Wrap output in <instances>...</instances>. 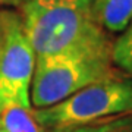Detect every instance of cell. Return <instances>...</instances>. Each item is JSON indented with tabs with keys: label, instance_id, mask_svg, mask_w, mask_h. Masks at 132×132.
<instances>
[{
	"label": "cell",
	"instance_id": "cell-1",
	"mask_svg": "<svg viewBox=\"0 0 132 132\" xmlns=\"http://www.w3.org/2000/svg\"><path fill=\"white\" fill-rule=\"evenodd\" d=\"M35 57L85 54L112 59V41L82 0H25L19 6Z\"/></svg>",
	"mask_w": 132,
	"mask_h": 132
},
{
	"label": "cell",
	"instance_id": "cell-2",
	"mask_svg": "<svg viewBox=\"0 0 132 132\" xmlns=\"http://www.w3.org/2000/svg\"><path fill=\"white\" fill-rule=\"evenodd\" d=\"M34 114L47 132H62L104 119L132 114V76L118 71Z\"/></svg>",
	"mask_w": 132,
	"mask_h": 132
},
{
	"label": "cell",
	"instance_id": "cell-3",
	"mask_svg": "<svg viewBox=\"0 0 132 132\" xmlns=\"http://www.w3.org/2000/svg\"><path fill=\"white\" fill-rule=\"evenodd\" d=\"M112 59L85 54H56L35 57L31 82L32 109H46L72 94L116 73Z\"/></svg>",
	"mask_w": 132,
	"mask_h": 132
},
{
	"label": "cell",
	"instance_id": "cell-4",
	"mask_svg": "<svg viewBox=\"0 0 132 132\" xmlns=\"http://www.w3.org/2000/svg\"><path fill=\"white\" fill-rule=\"evenodd\" d=\"M35 52L24 29L19 12L6 9L5 40L0 52V112L9 104L32 109L31 82Z\"/></svg>",
	"mask_w": 132,
	"mask_h": 132
},
{
	"label": "cell",
	"instance_id": "cell-5",
	"mask_svg": "<svg viewBox=\"0 0 132 132\" xmlns=\"http://www.w3.org/2000/svg\"><path fill=\"white\" fill-rule=\"evenodd\" d=\"M90 10L106 32L120 34L132 21V0H93Z\"/></svg>",
	"mask_w": 132,
	"mask_h": 132
},
{
	"label": "cell",
	"instance_id": "cell-6",
	"mask_svg": "<svg viewBox=\"0 0 132 132\" xmlns=\"http://www.w3.org/2000/svg\"><path fill=\"white\" fill-rule=\"evenodd\" d=\"M0 126L6 132H47L40 125L34 109L9 104L0 112Z\"/></svg>",
	"mask_w": 132,
	"mask_h": 132
},
{
	"label": "cell",
	"instance_id": "cell-7",
	"mask_svg": "<svg viewBox=\"0 0 132 132\" xmlns=\"http://www.w3.org/2000/svg\"><path fill=\"white\" fill-rule=\"evenodd\" d=\"M112 63L120 72L132 76V21L112 43Z\"/></svg>",
	"mask_w": 132,
	"mask_h": 132
},
{
	"label": "cell",
	"instance_id": "cell-8",
	"mask_svg": "<svg viewBox=\"0 0 132 132\" xmlns=\"http://www.w3.org/2000/svg\"><path fill=\"white\" fill-rule=\"evenodd\" d=\"M62 132H132V114L104 119L100 122L71 128Z\"/></svg>",
	"mask_w": 132,
	"mask_h": 132
},
{
	"label": "cell",
	"instance_id": "cell-9",
	"mask_svg": "<svg viewBox=\"0 0 132 132\" xmlns=\"http://www.w3.org/2000/svg\"><path fill=\"white\" fill-rule=\"evenodd\" d=\"M5 12L6 9H0V52H2L3 40H5Z\"/></svg>",
	"mask_w": 132,
	"mask_h": 132
},
{
	"label": "cell",
	"instance_id": "cell-10",
	"mask_svg": "<svg viewBox=\"0 0 132 132\" xmlns=\"http://www.w3.org/2000/svg\"><path fill=\"white\" fill-rule=\"evenodd\" d=\"M25 0H0V7H19Z\"/></svg>",
	"mask_w": 132,
	"mask_h": 132
},
{
	"label": "cell",
	"instance_id": "cell-11",
	"mask_svg": "<svg viewBox=\"0 0 132 132\" xmlns=\"http://www.w3.org/2000/svg\"><path fill=\"white\" fill-rule=\"evenodd\" d=\"M82 2H85V3H88V5H90V3L93 2V0H82Z\"/></svg>",
	"mask_w": 132,
	"mask_h": 132
},
{
	"label": "cell",
	"instance_id": "cell-12",
	"mask_svg": "<svg viewBox=\"0 0 132 132\" xmlns=\"http://www.w3.org/2000/svg\"><path fill=\"white\" fill-rule=\"evenodd\" d=\"M0 132H6V131H5V129H3L2 126H0Z\"/></svg>",
	"mask_w": 132,
	"mask_h": 132
}]
</instances>
